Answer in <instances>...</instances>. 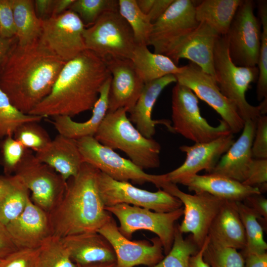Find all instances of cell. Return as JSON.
<instances>
[{
  "instance_id": "1",
  "label": "cell",
  "mask_w": 267,
  "mask_h": 267,
  "mask_svg": "<svg viewBox=\"0 0 267 267\" xmlns=\"http://www.w3.org/2000/svg\"><path fill=\"white\" fill-rule=\"evenodd\" d=\"M64 61L40 39L24 45L17 41L0 72V89L11 103L30 112L51 90Z\"/></svg>"
},
{
  "instance_id": "2",
  "label": "cell",
  "mask_w": 267,
  "mask_h": 267,
  "mask_svg": "<svg viewBox=\"0 0 267 267\" xmlns=\"http://www.w3.org/2000/svg\"><path fill=\"white\" fill-rule=\"evenodd\" d=\"M110 76L105 62L85 49L65 64L50 93L29 114L72 118L92 109L101 86Z\"/></svg>"
},
{
  "instance_id": "3",
  "label": "cell",
  "mask_w": 267,
  "mask_h": 267,
  "mask_svg": "<svg viewBox=\"0 0 267 267\" xmlns=\"http://www.w3.org/2000/svg\"><path fill=\"white\" fill-rule=\"evenodd\" d=\"M100 171L84 163L75 176L67 180L64 194L48 213L52 235L97 232L112 216L101 197L98 177Z\"/></svg>"
},
{
  "instance_id": "4",
  "label": "cell",
  "mask_w": 267,
  "mask_h": 267,
  "mask_svg": "<svg viewBox=\"0 0 267 267\" xmlns=\"http://www.w3.org/2000/svg\"><path fill=\"white\" fill-rule=\"evenodd\" d=\"M127 113L124 108L107 112L93 137L106 147L124 152L143 170L158 168L160 143L144 136L134 126Z\"/></svg>"
},
{
  "instance_id": "5",
  "label": "cell",
  "mask_w": 267,
  "mask_h": 267,
  "mask_svg": "<svg viewBox=\"0 0 267 267\" xmlns=\"http://www.w3.org/2000/svg\"><path fill=\"white\" fill-rule=\"evenodd\" d=\"M214 67L216 82L222 93L236 107L245 121L256 120L267 111V97L260 105L253 106L248 102L246 93L252 83L257 81V66L242 67L234 64L231 60L226 35H219L214 49Z\"/></svg>"
},
{
  "instance_id": "6",
  "label": "cell",
  "mask_w": 267,
  "mask_h": 267,
  "mask_svg": "<svg viewBox=\"0 0 267 267\" xmlns=\"http://www.w3.org/2000/svg\"><path fill=\"white\" fill-rule=\"evenodd\" d=\"M86 49L104 61L131 59L136 45L133 31L118 11L104 13L83 33Z\"/></svg>"
},
{
  "instance_id": "7",
  "label": "cell",
  "mask_w": 267,
  "mask_h": 267,
  "mask_svg": "<svg viewBox=\"0 0 267 267\" xmlns=\"http://www.w3.org/2000/svg\"><path fill=\"white\" fill-rule=\"evenodd\" d=\"M198 98L189 88L177 83L172 95L173 132L194 143L210 141L230 133L228 126L222 120L216 127L208 123L201 114Z\"/></svg>"
},
{
  "instance_id": "8",
  "label": "cell",
  "mask_w": 267,
  "mask_h": 267,
  "mask_svg": "<svg viewBox=\"0 0 267 267\" xmlns=\"http://www.w3.org/2000/svg\"><path fill=\"white\" fill-rule=\"evenodd\" d=\"M77 142L84 162L93 166L114 180L131 181L139 185L150 182L159 189L166 181L164 174L145 173L130 159L122 157L114 150L101 144L93 136L84 137Z\"/></svg>"
},
{
  "instance_id": "9",
  "label": "cell",
  "mask_w": 267,
  "mask_h": 267,
  "mask_svg": "<svg viewBox=\"0 0 267 267\" xmlns=\"http://www.w3.org/2000/svg\"><path fill=\"white\" fill-rule=\"evenodd\" d=\"M105 209L118 219V229L129 239L133 233L146 230L156 234L160 239L164 253L170 251L174 241L176 222L183 214V207L169 212H157L149 209L127 204H120Z\"/></svg>"
},
{
  "instance_id": "10",
  "label": "cell",
  "mask_w": 267,
  "mask_h": 267,
  "mask_svg": "<svg viewBox=\"0 0 267 267\" xmlns=\"http://www.w3.org/2000/svg\"><path fill=\"white\" fill-rule=\"evenodd\" d=\"M14 174L31 191L33 202L47 214L59 202L66 189L67 180L51 167L39 161L29 149Z\"/></svg>"
},
{
  "instance_id": "11",
  "label": "cell",
  "mask_w": 267,
  "mask_h": 267,
  "mask_svg": "<svg viewBox=\"0 0 267 267\" xmlns=\"http://www.w3.org/2000/svg\"><path fill=\"white\" fill-rule=\"evenodd\" d=\"M178 198L183 207V219L178 224L183 234L190 233L200 249L208 236L211 224L225 201L206 192L186 193L176 184L166 181L161 189Z\"/></svg>"
},
{
  "instance_id": "12",
  "label": "cell",
  "mask_w": 267,
  "mask_h": 267,
  "mask_svg": "<svg viewBox=\"0 0 267 267\" xmlns=\"http://www.w3.org/2000/svg\"><path fill=\"white\" fill-rule=\"evenodd\" d=\"M254 10L252 0H242L226 35L231 60L238 66L258 64L261 25Z\"/></svg>"
},
{
  "instance_id": "13",
  "label": "cell",
  "mask_w": 267,
  "mask_h": 267,
  "mask_svg": "<svg viewBox=\"0 0 267 267\" xmlns=\"http://www.w3.org/2000/svg\"><path fill=\"white\" fill-rule=\"evenodd\" d=\"M98 185L105 207L127 204L164 213L183 206L178 198L163 189L149 191L136 187L129 182L114 180L100 171Z\"/></svg>"
},
{
  "instance_id": "14",
  "label": "cell",
  "mask_w": 267,
  "mask_h": 267,
  "mask_svg": "<svg viewBox=\"0 0 267 267\" xmlns=\"http://www.w3.org/2000/svg\"><path fill=\"white\" fill-rule=\"evenodd\" d=\"M177 83L189 88L198 98L205 101L222 118L234 134L241 131L244 121L234 104L221 91L216 81L192 62L182 66L175 75Z\"/></svg>"
},
{
  "instance_id": "15",
  "label": "cell",
  "mask_w": 267,
  "mask_h": 267,
  "mask_svg": "<svg viewBox=\"0 0 267 267\" xmlns=\"http://www.w3.org/2000/svg\"><path fill=\"white\" fill-rule=\"evenodd\" d=\"M195 5L190 0H174L162 15L153 23L148 45L154 53L164 54L180 39L199 25Z\"/></svg>"
},
{
  "instance_id": "16",
  "label": "cell",
  "mask_w": 267,
  "mask_h": 267,
  "mask_svg": "<svg viewBox=\"0 0 267 267\" xmlns=\"http://www.w3.org/2000/svg\"><path fill=\"white\" fill-rule=\"evenodd\" d=\"M85 27L79 16L69 9L42 21L41 41L67 62L86 49L83 33Z\"/></svg>"
},
{
  "instance_id": "17",
  "label": "cell",
  "mask_w": 267,
  "mask_h": 267,
  "mask_svg": "<svg viewBox=\"0 0 267 267\" xmlns=\"http://www.w3.org/2000/svg\"><path fill=\"white\" fill-rule=\"evenodd\" d=\"M97 232L103 236L112 246L116 258L117 267H134L144 265L153 267L165 257L160 239L131 241L123 236L112 216Z\"/></svg>"
},
{
  "instance_id": "18",
  "label": "cell",
  "mask_w": 267,
  "mask_h": 267,
  "mask_svg": "<svg viewBox=\"0 0 267 267\" xmlns=\"http://www.w3.org/2000/svg\"><path fill=\"white\" fill-rule=\"evenodd\" d=\"M234 141L233 134L230 133L210 141L180 146L179 149L186 154L185 159L179 167L165 174V179L177 184L201 171L210 173Z\"/></svg>"
},
{
  "instance_id": "19",
  "label": "cell",
  "mask_w": 267,
  "mask_h": 267,
  "mask_svg": "<svg viewBox=\"0 0 267 267\" xmlns=\"http://www.w3.org/2000/svg\"><path fill=\"white\" fill-rule=\"evenodd\" d=\"M219 35L209 25L200 22L198 27L169 49L164 54L177 65L180 59L189 60L216 81L214 49Z\"/></svg>"
},
{
  "instance_id": "20",
  "label": "cell",
  "mask_w": 267,
  "mask_h": 267,
  "mask_svg": "<svg viewBox=\"0 0 267 267\" xmlns=\"http://www.w3.org/2000/svg\"><path fill=\"white\" fill-rule=\"evenodd\" d=\"M111 76L107 112L124 108L130 113L144 86L132 61L111 59L104 61Z\"/></svg>"
},
{
  "instance_id": "21",
  "label": "cell",
  "mask_w": 267,
  "mask_h": 267,
  "mask_svg": "<svg viewBox=\"0 0 267 267\" xmlns=\"http://www.w3.org/2000/svg\"><path fill=\"white\" fill-rule=\"evenodd\" d=\"M6 227L18 249L39 248L52 235L48 214L31 198L22 213Z\"/></svg>"
},
{
  "instance_id": "22",
  "label": "cell",
  "mask_w": 267,
  "mask_h": 267,
  "mask_svg": "<svg viewBox=\"0 0 267 267\" xmlns=\"http://www.w3.org/2000/svg\"><path fill=\"white\" fill-rule=\"evenodd\" d=\"M256 120L245 121L242 133L221 157L210 173L222 175L243 182L252 162V143Z\"/></svg>"
},
{
  "instance_id": "23",
  "label": "cell",
  "mask_w": 267,
  "mask_h": 267,
  "mask_svg": "<svg viewBox=\"0 0 267 267\" xmlns=\"http://www.w3.org/2000/svg\"><path fill=\"white\" fill-rule=\"evenodd\" d=\"M175 82H177L175 76L170 74L144 84L136 104L130 112L129 119L145 137L152 138L156 133L155 126L158 124L165 125L171 132H173L170 122L166 120H153L152 112L155 103L163 90Z\"/></svg>"
},
{
  "instance_id": "24",
  "label": "cell",
  "mask_w": 267,
  "mask_h": 267,
  "mask_svg": "<svg viewBox=\"0 0 267 267\" xmlns=\"http://www.w3.org/2000/svg\"><path fill=\"white\" fill-rule=\"evenodd\" d=\"M61 240L71 259L78 266L116 261L112 246L97 231L69 235Z\"/></svg>"
},
{
  "instance_id": "25",
  "label": "cell",
  "mask_w": 267,
  "mask_h": 267,
  "mask_svg": "<svg viewBox=\"0 0 267 267\" xmlns=\"http://www.w3.org/2000/svg\"><path fill=\"white\" fill-rule=\"evenodd\" d=\"M178 183L189 191L206 192L224 200L242 202L248 196L261 194L258 188L244 185L229 178L212 173L194 175L180 180Z\"/></svg>"
},
{
  "instance_id": "26",
  "label": "cell",
  "mask_w": 267,
  "mask_h": 267,
  "mask_svg": "<svg viewBox=\"0 0 267 267\" xmlns=\"http://www.w3.org/2000/svg\"><path fill=\"white\" fill-rule=\"evenodd\" d=\"M35 155L39 161L51 167L66 180L77 175L84 163L77 140L59 134Z\"/></svg>"
},
{
  "instance_id": "27",
  "label": "cell",
  "mask_w": 267,
  "mask_h": 267,
  "mask_svg": "<svg viewBox=\"0 0 267 267\" xmlns=\"http://www.w3.org/2000/svg\"><path fill=\"white\" fill-rule=\"evenodd\" d=\"M208 236L220 245L236 250L244 249L245 233L236 202H224L211 224Z\"/></svg>"
},
{
  "instance_id": "28",
  "label": "cell",
  "mask_w": 267,
  "mask_h": 267,
  "mask_svg": "<svg viewBox=\"0 0 267 267\" xmlns=\"http://www.w3.org/2000/svg\"><path fill=\"white\" fill-rule=\"evenodd\" d=\"M111 79V76L101 86L99 97L92 109L91 116L89 120L77 122L67 116L53 117L52 124L59 134L75 140L84 137L94 136L108 111Z\"/></svg>"
},
{
  "instance_id": "29",
  "label": "cell",
  "mask_w": 267,
  "mask_h": 267,
  "mask_svg": "<svg viewBox=\"0 0 267 267\" xmlns=\"http://www.w3.org/2000/svg\"><path fill=\"white\" fill-rule=\"evenodd\" d=\"M131 60L144 84L168 75H175L182 69L168 56L151 52L145 45H136Z\"/></svg>"
},
{
  "instance_id": "30",
  "label": "cell",
  "mask_w": 267,
  "mask_h": 267,
  "mask_svg": "<svg viewBox=\"0 0 267 267\" xmlns=\"http://www.w3.org/2000/svg\"><path fill=\"white\" fill-rule=\"evenodd\" d=\"M242 0H203L195 6L196 19L207 24L219 35L225 36Z\"/></svg>"
},
{
  "instance_id": "31",
  "label": "cell",
  "mask_w": 267,
  "mask_h": 267,
  "mask_svg": "<svg viewBox=\"0 0 267 267\" xmlns=\"http://www.w3.org/2000/svg\"><path fill=\"white\" fill-rule=\"evenodd\" d=\"M17 42L31 43L40 37L42 20L37 15L34 0H11Z\"/></svg>"
},
{
  "instance_id": "32",
  "label": "cell",
  "mask_w": 267,
  "mask_h": 267,
  "mask_svg": "<svg viewBox=\"0 0 267 267\" xmlns=\"http://www.w3.org/2000/svg\"><path fill=\"white\" fill-rule=\"evenodd\" d=\"M236 205L246 237V245L241 253L244 258L249 254L267 252V243L264 238L262 218L242 202H236Z\"/></svg>"
},
{
  "instance_id": "33",
  "label": "cell",
  "mask_w": 267,
  "mask_h": 267,
  "mask_svg": "<svg viewBox=\"0 0 267 267\" xmlns=\"http://www.w3.org/2000/svg\"><path fill=\"white\" fill-rule=\"evenodd\" d=\"M29 190L16 175H11V185L0 199V221L4 225L18 217L30 198Z\"/></svg>"
},
{
  "instance_id": "34",
  "label": "cell",
  "mask_w": 267,
  "mask_h": 267,
  "mask_svg": "<svg viewBox=\"0 0 267 267\" xmlns=\"http://www.w3.org/2000/svg\"><path fill=\"white\" fill-rule=\"evenodd\" d=\"M118 11L130 25L137 45H148L153 24L138 8L135 0H118Z\"/></svg>"
},
{
  "instance_id": "35",
  "label": "cell",
  "mask_w": 267,
  "mask_h": 267,
  "mask_svg": "<svg viewBox=\"0 0 267 267\" xmlns=\"http://www.w3.org/2000/svg\"><path fill=\"white\" fill-rule=\"evenodd\" d=\"M199 249L191 236L187 238L183 237L178 224L176 223L174 241L170 251L159 263L151 267H189L191 257Z\"/></svg>"
},
{
  "instance_id": "36",
  "label": "cell",
  "mask_w": 267,
  "mask_h": 267,
  "mask_svg": "<svg viewBox=\"0 0 267 267\" xmlns=\"http://www.w3.org/2000/svg\"><path fill=\"white\" fill-rule=\"evenodd\" d=\"M42 116L25 114L16 108L0 89V141L13 135L17 129L29 122H39Z\"/></svg>"
},
{
  "instance_id": "37",
  "label": "cell",
  "mask_w": 267,
  "mask_h": 267,
  "mask_svg": "<svg viewBox=\"0 0 267 267\" xmlns=\"http://www.w3.org/2000/svg\"><path fill=\"white\" fill-rule=\"evenodd\" d=\"M37 267H77L61 238L50 235L40 247Z\"/></svg>"
},
{
  "instance_id": "38",
  "label": "cell",
  "mask_w": 267,
  "mask_h": 267,
  "mask_svg": "<svg viewBox=\"0 0 267 267\" xmlns=\"http://www.w3.org/2000/svg\"><path fill=\"white\" fill-rule=\"evenodd\" d=\"M203 259L210 267H244V258L238 250L220 245L209 237Z\"/></svg>"
},
{
  "instance_id": "39",
  "label": "cell",
  "mask_w": 267,
  "mask_h": 267,
  "mask_svg": "<svg viewBox=\"0 0 267 267\" xmlns=\"http://www.w3.org/2000/svg\"><path fill=\"white\" fill-rule=\"evenodd\" d=\"M258 7L262 30L257 64L259 74L256 94L258 100L262 101L267 97V1H258Z\"/></svg>"
},
{
  "instance_id": "40",
  "label": "cell",
  "mask_w": 267,
  "mask_h": 267,
  "mask_svg": "<svg viewBox=\"0 0 267 267\" xmlns=\"http://www.w3.org/2000/svg\"><path fill=\"white\" fill-rule=\"evenodd\" d=\"M117 0H74L69 9L80 18L85 28L92 26L104 13L118 11Z\"/></svg>"
},
{
  "instance_id": "41",
  "label": "cell",
  "mask_w": 267,
  "mask_h": 267,
  "mask_svg": "<svg viewBox=\"0 0 267 267\" xmlns=\"http://www.w3.org/2000/svg\"><path fill=\"white\" fill-rule=\"evenodd\" d=\"M13 136L26 148L36 152L45 148L51 141L46 131L38 122H26L19 126Z\"/></svg>"
},
{
  "instance_id": "42",
  "label": "cell",
  "mask_w": 267,
  "mask_h": 267,
  "mask_svg": "<svg viewBox=\"0 0 267 267\" xmlns=\"http://www.w3.org/2000/svg\"><path fill=\"white\" fill-rule=\"evenodd\" d=\"M0 141V164L5 175H12L20 164L27 148L12 135L6 136Z\"/></svg>"
},
{
  "instance_id": "43",
  "label": "cell",
  "mask_w": 267,
  "mask_h": 267,
  "mask_svg": "<svg viewBox=\"0 0 267 267\" xmlns=\"http://www.w3.org/2000/svg\"><path fill=\"white\" fill-rule=\"evenodd\" d=\"M39 249H18L0 259V267H37Z\"/></svg>"
},
{
  "instance_id": "44",
  "label": "cell",
  "mask_w": 267,
  "mask_h": 267,
  "mask_svg": "<svg viewBox=\"0 0 267 267\" xmlns=\"http://www.w3.org/2000/svg\"><path fill=\"white\" fill-rule=\"evenodd\" d=\"M244 185L258 188L261 193L267 190V159H253Z\"/></svg>"
},
{
  "instance_id": "45",
  "label": "cell",
  "mask_w": 267,
  "mask_h": 267,
  "mask_svg": "<svg viewBox=\"0 0 267 267\" xmlns=\"http://www.w3.org/2000/svg\"><path fill=\"white\" fill-rule=\"evenodd\" d=\"M252 153L254 159H267V116L260 115L256 120Z\"/></svg>"
},
{
  "instance_id": "46",
  "label": "cell",
  "mask_w": 267,
  "mask_h": 267,
  "mask_svg": "<svg viewBox=\"0 0 267 267\" xmlns=\"http://www.w3.org/2000/svg\"><path fill=\"white\" fill-rule=\"evenodd\" d=\"M0 36L16 37L11 0H0Z\"/></svg>"
},
{
  "instance_id": "47",
  "label": "cell",
  "mask_w": 267,
  "mask_h": 267,
  "mask_svg": "<svg viewBox=\"0 0 267 267\" xmlns=\"http://www.w3.org/2000/svg\"><path fill=\"white\" fill-rule=\"evenodd\" d=\"M136 3L151 22L154 23L166 11L174 0H135Z\"/></svg>"
},
{
  "instance_id": "48",
  "label": "cell",
  "mask_w": 267,
  "mask_h": 267,
  "mask_svg": "<svg viewBox=\"0 0 267 267\" xmlns=\"http://www.w3.org/2000/svg\"><path fill=\"white\" fill-rule=\"evenodd\" d=\"M245 205L253 209L262 218L264 230L267 226V199L262 194H254L248 196L242 201Z\"/></svg>"
},
{
  "instance_id": "49",
  "label": "cell",
  "mask_w": 267,
  "mask_h": 267,
  "mask_svg": "<svg viewBox=\"0 0 267 267\" xmlns=\"http://www.w3.org/2000/svg\"><path fill=\"white\" fill-rule=\"evenodd\" d=\"M17 249L6 225L0 221V259L5 258Z\"/></svg>"
},
{
  "instance_id": "50",
  "label": "cell",
  "mask_w": 267,
  "mask_h": 267,
  "mask_svg": "<svg viewBox=\"0 0 267 267\" xmlns=\"http://www.w3.org/2000/svg\"><path fill=\"white\" fill-rule=\"evenodd\" d=\"M54 0H35L34 7L38 17L42 21L49 18L52 14Z\"/></svg>"
},
{
  "instance_id": "51",
  "label": "cell",
  "mask_w": 267,
  "mask_h": 267,
  "mask_svg": "<svg viewBox=\"0 0 267 267\" xmlns=\"http://www.w3.org/2000/svg\"><path fill=\"white\" fill-rule=\"evenodd\" d=\"M244 259V267H267V252L249 254Z\"/></svg>"
},
{
  "instance_id": "52",
  "label": "cell",
  "mask_w": 267,
  "mask_h": 267,
  "mask_svg": "<svg viewBox=\"0 0 267 267\" xmlns=\"http://www.w3.org/2000/svg\"><path fill=\"white\" fill-rule=\"evenodd\" d=\"M16 41V37L5 38L0 36V72L5 59Z\"/></svg>"
},
{
  "instance_id": "53",
  "label": "cell",
  "mask_w": 267,
  "mask_h": 267,
  "mask_svg": "<svg viewBox=\"0 0 267 267\" xmlns=\"http://www.w3.org/2000/svg\"><path fill=\"white\" fill-rule=\"evenodd\" d=\"M208 239V236L198 251L191 257L189 260V267H210L203 259V252Z\"/></svg>"
},
{
  "instance_id": "54",
  "label": "cell",
  "mask_w": 267,
  "mask_h": 267,
  "mask_svg": "<svg viewBox=\"0 0 267 267\" xmlns=\"http://www.w3.org/2000/svg\"><path fill=\"white\" fill-rule=\"evenodd\" d=\"M74 1V0H54L51 16L60 15L69 10Z\"/></svg>"
},
{
  "instance_id": "55",
  "label": "cell",
  "mask_w": 267,
  "mask_h": 267,
  "mask_svg": "<svg viewBox=\"0 0 267 267\" xmlns=\"http://www.w3.org/2000/svg\"><path fill=\"white\" fill-rule=\"evenodd\" d=\"M11 185V175H0V199L9 190Z\"/></svg>"
},
{
  "instance_id": "56",
  "label": "cell",
  "mask_w": 267,
  "mask_h": 267,
  "mask_svg": "<svg viewBox=\"0 0 267 267\" xmlns=\"http://www.w3.org/2000/svg\"><path fill=\"white\" fill-rule=\"evenodd\" d=\"M77 267H117L116 262L95 263L84 266H78Z\"/></svg>"
},
{
  "instance_id": "57",
  "label": "cell",
  "mask_w": 267,
  "mask_h": 267,
  "mask_svg": "<svg viewBox=\"0 0 267 267\" xmlns=\"http://www.w3.org/2000/svg\"></svg>"
}]
</instances>
